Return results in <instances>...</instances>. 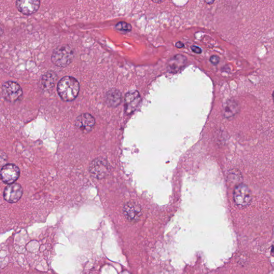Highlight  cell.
Here are the masks:
<instances>
[{"mask_svg":"<svg viewBox=\"0 0 274 274\" xmlns=\"http://www.w3.org/2000/svg\"><path fill=\"white\" fill-rule=\"evenodd\" d=\"M233 196L235 203L240 207L248 206L252 200L251 190L247 185L243 183L237 185L234 190Z\"/></svg>","mask_w":274,"mask_h":274,"instance_id":"3","label":"cell"},{"mask_svg":"<svg viewBox=\"0 0 274 274\" xmlns=\"http://www.w3.org/2000/svg\"><path fill=\"white\" fill-rule=\"evenodd\" d=\"M238 111H239V106L236 101L229 100L225 107L224 116L227 118L233 117Z\"/></svg>","mask_w":274,"mask_h":274,"instance_id":"15","label":"cell"},{"mask_svg":"<svg viewBox=\"0 0 274 274\" xmlns=\"http://www.w3.org/2000/svg\"><path fill=\"white\" fill-rule=\"evenodd\" d=\"M57 75L53 71H49L43 76L40 81L41 85L45 90H49L55 86V83L57 81Z\"/></svg>","mask_w":274,"mask_h":274,"instance_id":"14","label":"cell"},{"mask_svg":"<svg viewBox=\"0 0 274 274\" xmlns=\"http://www.w3.org/2000/svg\"><path fill=\"white\" fill-rule=\"evenodd\" d=\"M123 213L128 221L135 223L138 222L141 217L142 208L138 202L129 201L124 205Z\"/></svg>","mask_w":274,"mask_h":274,"instance_id":"6","label":"cell"},{"mask_svg":"<svg viewBox=\"0 0 274 274\" xmlns=\"http://www.w3.org/2000/svg\"><path fill=\"white\" fill-rule=\"evenodd\" d=\"M141 100L140 95L138 91L135 90L129 91L125 96V111L127 114H132L139 105Z\"/></svg>","mask_w":274,"mask_h":274,"instance_id":"10","label":"cell"},{"mask_svg":"<svg viewBox=\"0 0 274 274\" xmlns=\"http://www.w3.org/2000/svg\"><path fill=\"white\" fill-rule=\"evenodd\" d=\"M116 28L118 31L122 32H130L132 31V26L130 24L124 22H121L117 24Z\"/></svg>","mask_w":274,"mask_h":274,"instance_id":"16","label":"cell"},{"mask_svg":"<svg viewBox=\"0 0 274 274\" xmlns=\"http://www.w3.org/2000/svg\"><path fill=\"white\" fill-rule=\"evenodd\" d=\"M206 2H207V3H213L214 1H212V2H210V1H209V2L206 1Z\"/></svg>","mask_w":274,"mask_h":274,"instance_id":"21","label":"cell"},{"mask_svg":"<svg viewBox=\"0 0 274 274\" xmlns=\"http://www.w3.org/2000/svg\"><path fill=\"white\" fill-rule=\"evenodd\" d=\"M74 52L68 45L58 46L54 50L52 55V61L57 67L64 68L73 62Z\"/></svg>","mask_w":274,"mask_h":274,"instance_id":"2","label":"cell"},{"mask_svg":"<svg viewBox=\"0 0 274 274\" xmlns=\"http://www.w3.org/2000/svg\"><path fill=\"white\" fill-rule=\"evenodd\" d=\"M187 58L182 55H177L170 59L168 69L170 73L175 74L179 72L186 66Z\"/></svg>","mask_w":274,"mask_h":274,"instance_id":"12","label":"cell"},{"mask_svg":"<svg viewBox=\"0 0 274 274\" xmlns=\"http://www.w3.org/2000/svg\"><path fill=\"white\" fill-rule=\"evenodd\" d=\"M20 176V170L18 166L13 164H7L3 166L0 171V178L7 184L14 183Z\"/></svg>","mask_w":274,"mask_h":274,"instance_id":"7","label":"cell"},{"mask_svg":"<svg viewBox=\"0 0 274 274\" xmlns=\"http://www.w3.org/2000/svg\"><path fill=\"white\" fill-rule=\"evenodd\" d=\"M23 192V188L20 184H9L4 190L3 197L9 203H15L21 199Z\"/></svg>","mask_w":274,"mask_h":274,"instance_id":"9","label":"cell"},{"mask_svg":"<svg viewBox=\"0 0 274 274\" xmlns=\"http://www.w3.org/2000/svg\"><path fill=\"white\" fill-rule=\"evenodd\" d=\"M106 102L109 106L116 107L120 105L122 101V94L117 89H110L106 94Z\"/></svg>","mask_w":274,"mask_h":274,"instance_id":"13","label":"cell"},{"mask_svg":"<svg viewBox=\"0 0 274 274\" xmlns=\"http://www.w3.org/2000/svg\"><path fill=\"white\" fill-rule=\"evenodd\" d=\"M2 94L4 98L10 102H15L23 94V91L18 83L8 81L5 82L2 86Z\"/></svg>","mask_w":274,"mask_h":274,"instance_id":"5","label":"cell"},{"mask_svg":"<svg viewBox=\"0 0 274 274\" xmlns=\"http://www.w3.org/2000/svg\"><path fill=\"white\" fill-rule=\"evenodd\" d=\"M210 62L214 65H217L219 61V58L218 56L213 55L210 57Z\"/></svg>","mask_w":274,"mask_h":274,"instance_id":"17","label":"cell"},{"mask_svg":"<svg viewBox=\"0 0 274 274\" xmlns=\"http://www.w3.org/2000/svg\"><path fill=\"white\" fill-rule=\"evenodd\" d=\"M88 170L94 178L103 179L109 174L110 164L105 159L97 158L93 161L89 166Z\"/></svg>","mask_w":274,"mask_h":274,"instance_id":"4","label":"cell"},{"mask_svg":"<svg viewBox=\"0 0 274 274\" xmlns=\"http://www.w3.org/2000/svg\"><path fill=\"white\" fill-rule=\"evenodd\" d=\"M191 49H192V50L196 54H201L202 52L201 49L198 46H192L191 47Z\"/></svg>","mask_w":274,"mask_h":274,"instance_id":"18","label":"cell"},{"mask_svg":"<svg viewBox=\"0 0 274 274\" xmlns=\"http://www.w3.org/2000/svg\"><path fill=\"white\" fill-rule=\"evenodd\" d=\"M3 29L0 26V37L1 36V35L3 34Z\"/></svg>","mask_w":274,"mask_h":274,"instance_id":"20","label":"cell"},{"mask_svg":"<svg viewBox=\"0 0 274 274\" xmlns=\"http://www.w3.org/2000/svg\"><path fill=\"white\" fill-rule=\"evenodd\" d=\"M176 47L178 48V49H182L184 46V45L182 42H177L176 45Z\"/></svg>","mask_w":274,"mask_h":274,"instance_id":"19","label":"cell"},{"mask_svg":"<svg viewBox=\"0 0 274 274\" xmlns=\"http://www.w3.org/2000/svg\"><path fill=\"white\" fill-rule=\"evenodd\" d=\"M80 84L73 77L65 76L59 81L57 92L59 96L65 102H70L78 97L80 92Z\"/></svg>","mask_w":274,"mask_h":274,"instance_id":"1","label":"cell"},{"mask_svg":"<svg viewBox=\"0 0 274 274\" xmlns=\"http://www.w3.org/2000/svg\"><path fill=\"white\" fill-rule=\"evenodd\" d=\"M95 124L94 117L88 113H84L77 117L75 121V126L77 129L84 134L91 132Z\"/></svg>","mask_w":274,"mask_h":274,"instance_id":"8","label":"cell"},{"mask_svg":"<svg viewBox=\"0 0 274 274\" xmlns=\"http://www.w3.org/2000/svg\"><path fill=\"white\" fill-rule=\"evenodd\" d=\"M40 2L34 0H21L16 2V7L22 13L27 15H32L38 11Z\"/></svg>","mask_w":274,"mask_h":274,"instance_id":"11","label":"cell"}]
</instances>
